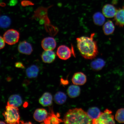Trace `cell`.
<instances>
[{"label": "cell", "instance_id": "8", "mask_svg": "<svg viewBox=\"0 0 124 124\" xmlns=\"http://www.w3.org/2000/svg\"><path fill=\"white\" fill-rule=\"evenodd\" d=\"M18 49L20 53L27 55H30L33 51L31 45L26 41L20 42L18 45Z\"/></svg>", "mask_w": 124, "mask_h": 124}, {"label": "cell", "instance_id": "12", "mask_svg": "<svg viewBox=\"0 0 124 124\" xmlns=\"http://www.w3.org/2000/svg\"><path fill=\"white\" fill-rule=\"evenodd\" d=\"M46 110L43 108H38L35 110L33 114V118L38 122H42L45 120L48 117Z\"/></svg>", "mask_w": 124, "mask_h": 124}, {"label": "cell", "instance_id": "20", "mask_svg": "<svg viewBox=\"0 0 124 124\" xmlns=\"http://www.w3.org/2000/svg\"><path fill=\"white\" fill-rule=\"evenodd\" d=\"M105 64L104 60L102 59L98 58L91 62V66L94 70H99L103 69Z\"/></svg>", "mask_w": 124, "mask_h": 124}, {"label": "cell", "instance_id": "21", "mask_svg": "<svg viewBox=\"0 0 124 124\" xmlns=\"http://www.w3.org/2000/svg\"><path fill=\"white\" fill-rule=\"evenodd\" d=\"M115 28V27L112 22L108 21L103 25V30L104 33L106 35H110L114 32Z\"/></svg>", "mask_w": 124, "mask_h": 124}, {"label": "cell", "instance_id": "13", "mask_svg": "<svg viewBox=\"0 0 124 124\" xmlns=\"http://www.w3.org/2000/svg\"><path fill=\"white\" fill-rule=\"evenodd\" d=\"M41 57L44 62L50 63L55 60L56 54L53 50H45L42 54Z\"/></svg>", "mask_w": 124, "mask_h": 124}, {"label": "cell", "instance_id": "26", "mask_svg": "<svg viewBox=\"0 0 124 124\" xmlns=\"http://www.w3.org/2000/svg\"><path fill=\"white\" fill-rule=\"evenodd\" d=\"M6 42L3 37L0 36V50L4 48L5 46Z\"/></svg>", "mask_w": 124, "mask_h": 124}, {"label": "cell", "instance_id": "22", "mask_svg": "<svg viewBox=\"0 0 124 124\" xmlns=\"http://www.w3.org/2000/svg\"><path fill=\"white\" fill-rule=\"evenodd\" d=\"M67 97L65 94L62 92H57L54 96V101L57 104L61 105L66 101Z\"/></svg>", "mask_w": 124, "mask_h": 124}, {"label": "cell", "instance_id": "17", "mask_svg": "<svg viewBox=\"0 0 124 124\" xmlns=\"http://www.w3.org/2000/svg\"><path fill=\"white\" fill-rule=\"evenodd\" d=\"M39 72V67L36 65H32L26 69V75L29 78H35L38 77Z\"/></svg>", "mask_w": 124, "mask_h": 124}, {"label": "cell", "instance_id": "27", "mask_svg": "<svg viewBox=\"0 0 124 124\" xmlns=\"http://www.w3.org/2000/svg\"><path fill=\"white\" fill-rule=\"evenodd\" d=\"M22 5L24 7L25 6H29V5H33V4H32L31 2H30V1H23L21 2Z\"/></svg>", "mask_w": 124, "mask_h": 124}, {"label": "cell", "instance_id": "15", "mask_svg": "<svg viewBox=\"0 0 124 124\" xmlns=\"http://www.w3.org/2000/svg\"><path fill=\"white\" fill-rule=\"evenodd\" d=\"M114 20L116 25L121 27H124V7L117 10Z\"/></svg>", "mask_w": 124, "mask_h": 124}, {"label": "cell", "instance_id": "10", "mask_svg": "<svg viewBox=\"0 0 124 124\" xmlns=\"http://www.w3.org/2000/svg\"><path fill=\"white\" fill-rule=\"evenodd\" d=\"M72 80L74 85L78 86L83 85H84L86 82V76L83 72H77L74 74Z\"/></svg>", "mask_w": 124, "mask_h": 124}, {"label": "cell", "instance_id": "25", "mask_svg": "<svg viewBox=\"0 0 124 124\" xmlns=\"http://www.w3.org/2000/svg\"><path fill=\"white\" fill-rule=\"evenodd\" d=\"M116 120L119 123H124V108H122L116 111L115 116Z\"/></svg>", "mask_w": 124, "mask_h": 124}, {"label": "cell", "instance_id": "23", "mask_svg": "<svg viewBox=\"0 0 124 124\" xmlns=\"http://www.w3.org/2000/svg\"><path fill=\"white\" fill-rule=\"evenodd\" d=\"M87 113L89 117L93 120L97 118L101 112L98 108L93 107L90 108Z\"/></svg>", "mask_w": 124, "mask_h": 124}, {"label": "cell", "instance_id": "5", "mask_svg": "<svg viewBox=\"0 0 124 124\" xmlns=\"http://www.w3.org/2000/svg\"><path fill=\"white\" fill-rule=\"evenodd\" d=\"M20 33L18 31L14 29H10L5 32L3 38L6 43L12 45L18 43L20 38Z\"/></svg>", "mask_w": 124, "mask_h": 124}, {"label": "cell", "instance_id": "7", "mask_svg": "<svg viewBox=\"0 0 124 124\" xmlns=\"http://www.w3.org/2000/svg\"><path fill=\"white\" fill-rule=\"evenodd\" d=\"M41 45L44 50H53L56 47L57 43L55 39L52 37H46L42 41Z\"/></svg>", "mask_w": 124, "mask_h": 124}, {"label": "cell", "instance_id": "3", "mask_svg": "<svg viewBox=\"0 0 124 124\" xmlns=\"http://www.w3.org/2000/svg\"><path fill=\"white\" fill-rule=\"evenodd\" d=\"M5 121L8 124H18L20 122L19 109L17 107L7 105L6 110L3 113Z\"/></svg>", "mask_w": 124, "mask_h": 124}, {"label": "cell", "instance_id": "29", "mask_svg": "<svg viewBox=\"0 0 124 124\" xmlns=\"http://www.w3.org/2000/svg\"><path fill=\"white\" fill-rule=\"evenodd\" d=\"M17 3V0H11L10 2V5L11 6H14Z\"/></svg>", "mask_w": 124, "mask_h": 124}, {"label": "cell", "instance_id": "28", "mask_svg": "<svg viewBox=\"0 0 124 124\" xmlns=\"http://www.w3.org/2000/svg\"><path fill=\"white\" fill-rule=\"evenodd\" d=\"M15 66L16 68H22V69H24L25 68L24 65L21 62H17L16 63Z\"/></svg>", "mask_w": 124, "mask_h": 124}, {"label": "cell", "instance_id": "11", "mask_svg": "<svg viewBox=\"0 0 124 124\" xmlns=\"http://www.w3.org/2000/svg\"><path fill=\"white\" fill-rule=\"evenodd\" d=\"M117 9L110 4H106L103 6L102 11L103 14L107 18L114 17L116 15Z\"/></svg>", "mask_w": 124, "mask_h": 124}, {"label": "cell", "instance_id": "2", "mask_svg": "<svg viewBox=\"0 0 124 124\" xmlns=\"http://www.w3.org/2000/svg\"><path fill=\"white\" fill-rule=\"evenodd\" d=\"M63 121L65 124H93L92 119L81 108L69 110L65 115Z\"/></svg>", "mask_w": 124, "mask_h": 124}, {"label": "cell", "instance_id": "4", "mask_svg": "<svg viewBox=\"0 0 124 124\" xmlns=\"http://www.w3.org/2000/svg\"><path fill=\"white\" fill-rule=\"evenodd\" d=\"M115 124L114 117L112 111L106 109L103 112H101L96 119L93 120V124Z\"/></svg>", "mask_w": 124, "mask_h": 124}, {"label": "cell", "instance_id": "9", "mask_svg": "<svg viewBox=\"0 0 124 124\" xmlns=\"http://www.w3.org/2000/svg\"><path fill=\"white\" fill-rule=\"evenodd\" d=\"M49 115L44 122L45 124H59L63 122V120L59 118V115H55L52 108L49 107Z\"/></svg>", "mask_w": 124, "mask_h": 124}, {"label": "cell", "instance_id": "18", "mask_svg": "<svg viewBox=\"0 0 124 124\" xmlns=\"http://www.w3.org/2000/svg\"><path fill=\"white\" fill-rule=\"evenodd\" d=\"M81 89L80 87L76 85L70 86L67 90L68 95L71 98H75L78 97L80 93Z\"/></svg>", "mask_w": 124, "mask_h": 124}, {"label": "cell", "instance_id": "24", "mask_svg": "<svg viewBox=\"0 0 124 124\" xmlns=\"http://www.w3.org/2000/svg\"><path fill=\"white\" fill-rule=\"evenodd\" d=\"M11 23V20L8 16L4 15L0 17V27L6 28L9 27Z\"/></svg>", "mask_w": 124, "mask_h": 124}, {"label": "cell", "instance_id": "6", "mask_svg": "<svg viewBox=\"0 0 124 124\" xmlns=\"http://www.w3.org/2000/svg\"><path fill=\"white\" fill-rule=\"evenodd\" d=\"M72 51L70 48L64 45L59 46L57 49L56 54L58 58L63 60H66L70 58Z\"/></svg>", "mask_w": 124, "mask_h": 124}, {"label": "cell", "instance_id": "30", "mask_svg": "<svg viewBox=\"0 0 124 124\" xmlns=\"http://www.w3.org/2000/svg\"><path fill=\"white\" fill-rule=\"evenodd\" d=\"M5 122H4L2 121H0V124H5Z\"/></svg>", "mask_w": 124, "mask_h": 124}, {"label": "cell", "instance_id": "14", "mask_svg": "<svg viewBox=\"0 0 124 124\" xmlns=\"http://www.w3.org/2000/svg\"><path fill=\"white\" fill-rule=\"evenodd\" d=\"M53 97L50 93L46 92L43 94L39 100L40 104L44 107L51 106L52 104Z\"/></svg>", "mask_w": 124, "mask_h": 124}, {"label": "cell", "instance_id": "1", "mask_svg": "<svg viewBox=\"0 0 124 124\" xmlns=\"http://www.w3.org/2000/svg\"><path fill=\"white\" fill-rule=\"evenodd\" d=\"M94 35L93 33L90 37L82 36L77 38L78 48L80 55L86 59H93L98 54L97 42L94 39Z\"/></svg>", "mask_w": 124, "mask_h": 124}, {"label": "cell", "instance_id": "16", "mask_svg": "<svg viewBox=\"0 0 124 124\" xmlns=\"http://www.w3.org/2000/svg\"><path fill=\"white\" fill-rule=\"evenodd\" d=\"M22 103V98L21 96L18 94H15L10 96L9 97L7 105L18 108L21 106Z\"/></svg>", "mask_w": 124, "mask_h": 124}, {"label": "cell", "instance_id": "19", "mask_svg": "<svg viewBox=\"0 0 124 124\" xmlns=\"http://www.w3.org/2000/svg\"><path fill=\"white\" fill-rule=\"evenodd\" d=\"M93 18L94 24L97 26L103 25L105 21L104 16L100 12L94 13L93 16Z\"/></svg>", "mask_w": 124, "mask_h": 124}]
</instances>
